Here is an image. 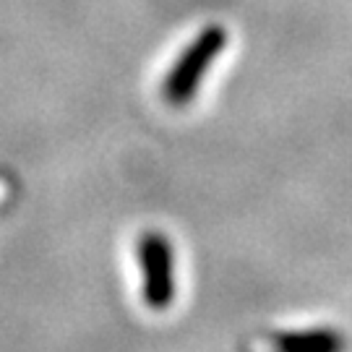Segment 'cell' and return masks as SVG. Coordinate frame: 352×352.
Returning a JSON list of instances; mask_svg holds the SVG:
<instances>
[{
	"label": "cell",
	"mask_w": 352,
	"mask_h": 352,
	"mask_svg": "<svg viewBox=\"0 0 352 352\" xmlns=\"http://www.w3.org/2000/svg\"><path fill=\"white\" fill-rule=\"evenodd\" d=\"M141 269V295L151 311H167L175 300V251L160 230H146L136 243Z\"/></svg>",
	"instance_id": "obj_2"
},
{
	"label": "cell",
	"mask_w": 352,
	"mask_h": 352,
	"mask_svg": "<svg viewBox=\"0 0 352 352\" xmlns=\"http://www.w3.org/2000/svg\"><path fill=\"white\" fill-rule=\"evenodd\" d=\"M227 47V29L219 24L204 26L177 55L162 81V97L170 107H188L206 81L217 58Z\"/></svg>",
	"instance_id": "obj_1"
},
{
	"label": "cell",
	"mask_w": 352,
	"mask_h": 352,
	"mask_svg": "<svg viewBox=\"0 0 352 352\" xmlns=\"http://www.w3.org/2000/svg\"><path fill=\"white\" fill-rule=\"evenodd\" d=\"M274 352H344V337L337 329H298L282 331L272 340Z\"/></svg>",
	"instance_id": "obj_3"
}]
</instances>
